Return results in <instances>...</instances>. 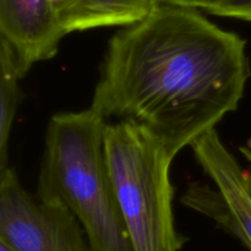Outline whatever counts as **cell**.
<instances>
[{
	"label": "cell",
	"instance_id": "8992f818",
	"mask_svg": "<svg viewBox=\"0 0 251 251\" xmlns=\"http://www.w3.org/2000/svg\"><path fill=\"white\" fill-rule=\"evenodd\" d=\"M65 36L48 0H0V38L27 71L54 58Z\"/></svg>",
	"mask_w": 251,
	"mask_h": 251
},
{
	"label": "cell",
	"instance_id": "5b68a950",
	"mask_svg": "<svg viewBox=\"0 0 251 251\" xmlns=\"http://www.w3.org/2000/svg\"><path fill=\"white\" fill-rule=\"evenodd\" d=\"M191 150L212 185L193 183L181 201L234 235L251 251V194L245 169L226 146L217 129L201 136Z\"/></svg>",
	"mask_w": 251,
	"mask_h": 251
},
{
	"label": "cell",
	"instance_id": "277c9868",
	"mask_svg": "<svg viewBox=\"0 0 251 251\" xmlns=\"http://www.w3.org/2000/svg\"><path fill=\"white\" fill-rule=\"evenodd\" d=\"M0 239L15 251H91L74 213L33 198L10 166L0 171Z\"/></svg>",
	"mask_w": 251,
	"mask_h": 251
},
{
	"label": "cell",
	"instance_id": "52a82bcc",
	"mask_svg": "<svg viewBox=\"0 0 251 251\" xmlns=\"http://www.w3.org/2000/svg\"><path fill=\"white\" fill-rule=\"evenodd\" d=\"M65 34L126 27L151 14L158 0H48Z\"/></svg>",
	"mask_w": 251,
	"mask_h": 251
},
{
	"label": "cell",
	"instance_id": "6da1fadb",
	"mask_svg": "<svg viewBox=\"0 0 251 251\" xmlns=\"http://www.w3.org/2000/svg\"><path fill=\"white\" fill-rule=\"evenodd\" d=\"M248 43L199 9L159 4L109 39L90 108L149 131L176 158L235 112Z\"/></svg>",
	"mask_w": 251,
	"mask_h": 251
},
{
	"label": "cell",
	"instance_id": "3957f363",
	"mask_svg": "<svg viewBox=\"0 0 251 251\" xmlns=\"http://www.w3.org/2000/svg\"><path fill=\"white\" fill-rule=\"evenodd\" d=\"M104 150L132 251H180L173 212L174 157L149 131L130 122H108Z\"/></svg>",
	"mask_w": 251,
	"mask_h": 251
},
{
	"label": "cell",
	"instance_id": "ba28073f",
	"mask_svg": "<svg viewBox=\"0 0 251 251\" xmlns=\"http://www.w3.org/2000/svg\"><path fill=\"white\" fill-rule=\"evenodd\" d=\"M14 49L0 38V171L9 167V142L21 98L20 81L27 75Z\"/></svg>",
	"mask_w": 251,
	"mask_h": 251
},
{
	"label": "cell",
	"instance_id": "7a4b0ae2",
	"mask_svg": "<svg viewBox=\"0 0 251 251\" xmlns=\"http://www.w3.org/2000/svg\"><path fill=\"white\" fill-rule=\"evenodd\" d=\"M107 125L92 108L49 119L36 198L66 206L91 251H132L105 157Z\"/></svg>",
	"mask_w": 251,
	"mask_h": 251
},
{
	"label": "cell",
	"instance_id": "8fae6325",
	"mask_svg": "<svg viewBox=\"0 0 251 251\" xmlns=\"http://www.w3.org/2000/svg\"><path fill=\"white\" fill-rule=\"evenodd\" d=\"M0 251H15V250L12 249V248L10 247L6 242H4L2 239H0Z\"/></svg>",
	"mask_w": 251,
	"mask_h": 251
},
{
	"label": "cell",
	"instance_id": "9c48e42d",
	"mask_svg": "<svg viewBox=\"0 0 251 251\" xmlns=\"http://www.w3.org/2000/svg\"><path fill=\"white\" fill-rule=\"evenodd\" d=\"M202 11L212 16L251 22V0H210Z\"/></svg>",
	"mask_w": 251,
	"mask_h": 251
},
{
	"label": "cell",
	"instance_id": "30bf717a",
	"mask_svg": "<svg viewBox=\"0 0 251 251\" xmlns=\"http://www.w3.org/2000/svg\"><path fill=\"white\" fill-rule=\"evenodd\" d=\"M158 1H159V4H168V5H176V6L193 7V9H199L202 11L210 0H158Z\"/></svg>",
	"mask_w": 251,
	"mask_h": 251
}]
</instances>
